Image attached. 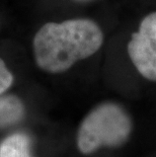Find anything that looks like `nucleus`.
Returning a JSON list of instances; mask_svg holds the SVG:
<instances>
[{"instance_id":"nucleus-1","label":"nucleus","mask_w":156,"mask_h":157,"mask_svg":"<svg viewBox=\"0 0 156 157\" xmlns=\"http://www.w3.org/2000/svg\"><path fill=\"white\" fill-rule=\"evenodd\" d=\"M102 43L101 28L90 19L48 22L35 36L36 62L47 72H64L76 62L93 55Z\"/></svg>"},{"instance_id":"nucleus-2","label":"nucleus","mask_w":156,"mask_h":157,"mask_svg":"<svg viewBox=\"0 0 156 157\" xmlns=\"http://www.w3.org/2000/svg\"><path fill=\"white\" fill-rule=\"evenodd\" d=\"M131 120L120 105L104 103L86 117L79 129L78 147L81 152L91 153L101 146H118L131 132Z\"/></svg>"},{"instance_id":"nucleus-3","label":"nucleus","mask_w":156,"mask_h":157,"mask_svg":"<svg viewBox=\"0 0 156 157\" xmlns=\"http://www.w3.org/2000/svg\"><path fill=\"white\" fill-rule=\"evenodd\" d=\"M128 53L138 72L156 81V12L142 19L139 29L129 41Z\"/></svg>"},{"instance_id":"nucleus-4","label":"nucleus","mask_w":156,"mask_h":157,"mask_svg":"<svg viewBox=\"0 0 156 157\" xmlns=\"http://www.w3.org/2000/svg\"><path fill=\"white\" fill-rule=\"evenodd\" d=\"M24 116V105L17 98H0V127L18 122Z\"/></svg>"},{"instance_id":"nucleus-5","label":"nucleus","mask_w":156,"mask_h":157,"mask_svg":"<svg viewBox=\"0 0 156 157\" xmlns=\"http://www.w3.org/2000/svg\"><path fill=\"white\" fill-rule=\"evenodd\" d=\"M0 157H32L29 138L22 134L9 136L0 146Z\"/></svg>"},{"instance_id":"nucleus-6","label":"nucleus","mask_w":156,"mask_h":157,"mask_svg":"<svg viewBox=\"0 0 156 157\" xmlns=\"http://www.w3.org/2000/svg\"><path fill=\"white\" fill-rule=\"evenodd\" d=\"M13 82V76L6 67L5 63L0 59V94L4 92Z\"/></svg>"},{"instance_id":"nucleus-7","label":"nucleus","mask_w":156,"mask_h":157,"mask_svg":"<svg viewBox=\"0 0 156 157\" xmlns=\"http://www.w3.org/2000/svg\"><path fill=\"white\" fill-rule=\"evenodd\" d=\"M75 1H78V2H88V1H91V0H75Z\"/></svg>"}]
</instances>
